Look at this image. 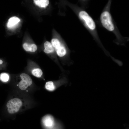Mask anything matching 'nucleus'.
Wrapping results in <instances>:
<instances>
[{
	"mask_svg": "<svg viewBox=\"0 0 129 129\" xmlns=\"http://www.w3.org/2000/svg\"><path fill=\"white\" fill-rule=\"evenodd\" d=\"M100 20L103 26L110 31L114 30V27L112 21L111 16L107 11H105L101 14Z\"/></svg>",
	"mask_w": 129,
	"mask_h": 129,
	"instance_id": "obj_1",
	"label": "nucleus"
},
{
	"mask_svg": "<svg viewBox=\"0 0 129 129\" xmlns=\"http://www.w3.org/2000/svg\"><path fill=\"white\" fill-rule=\"evenodd\" d=\"M22 103V101L19 98H15L11 99L6 104L8 113L13 114L17 112L21 106Z\"/></svg>",
	"mask_w": 129,
	"mask_h": 129,
	"instance_id": "obj_2",
	"label": "nucleus"
},
{
	"mask_svg": "<svg viewBox=\"0 0 129 129\" xmlns=\"http://www.w3.org/2000/svg\"><path fill=\"white\" fill-rule=\"evenodd\" d=\"M41 122L43 126L46 129H52L57 124L58 121L51 114H47L42 118Z\"/></svg>",
	"mask_w": 129,
	"mask_h": 129,
	"instance_id": "obj_3",
	"label": "nucleus"
},
{
	"mask_svg": "<svg viewBox=\"0 0 129 129\" xmlns=\"http://www.w3.org/2000/svg\"><path fill=\"white\" fill-rule=\"evenodd\" d=\"M51 43L59 56L62 57L65 55L66 53V49L58 40L56 38L53 39L51 41Z\"/></svg>",
	"mask_w": 129,
	"mask_h": 129,
	"instance_id": "obj_4",
	"label": "nucleus"
},
{
	"mask_svg": "<svg viewBox=\"0 0 129 129\" xmlns=\"http://www.w3.org/2000/svg\"><path fill=\"white\" fill-rule=\"evenodd\" d=\"M80 17L84 20L88 27L91 30H94L96 27L95 23L92 18L85 11H82L79 13Z\"/></svg>",
	"mask_w": 129,
	"mask_h": 129,
	"instance_id": "obj_5",
	"label": "nucleus"
},
{
	"mask_svg": "<svg viewBox=\"0 0 129 129\" xmlns=\"http://www.w3.org/2000/svg\"><path fill=\"white\" fill-rule=\"evenodd\" d=\"M20 21V19L17 17H12L9 19L7 26L8 28H12L16 26Z\"/></svg>",
	"mask_w": 129,
	"mask_h": 129,
	"instance_id": "obj_6",
	"label": "nucleus"
},
{
	"mask_svg": "<svg viewBox=\"0 0 129 129\" xmlns=\"http://www.w3.org/2000/svg\"><path fill=\"white\" fill-rule=\"evenodd\" d=\"M45 48L44 52L45 53L48 54L53 52L54 49L51 43L48 41H46L44 44Z\"/></svg>",
	"mask_w": 129,
	"mask_h": 129,
	"instance_id": "obj_7",
	"label": "nucleus"
},
{
	"mask_svg": "<svg viewBox=\"0 0 129 129\" xmlns=\"http://www.w3.org/2000/svg\"><path fill=\"white\" fill-rule=\"evenodd\" d=\"M23 46L24 49L27 51L34 52L37 49V45L34 44H29L27 43H24Z\"/></svg>",
	"mask_w": 129,
	"mask_h": 129,
	"instance_id": "obj_8",
	"label": "nucleus"
},
{
	"mask_svg": "<svg viewBox=\"0 0 129 129\" xmlns=\"http://www.w3.org/2000/svg\"><path fill=\"white\" fill-rule=\"evenodd\" d=\"M22 80L26 82L29 86H30L32 84V80L29 75L25 73H22L20 75Z\"/></svg>",
	"mask_w": 129,
	"mask_h": 129,
	"instance_id": "obj_9",
	"label": "nucleus"
},
{
	"mask_svg": "<svg viewBox=\"0 0 129 129\" xmlns=\"http://www.w3.org/2000/svg\"><path fill=\"white\" fill-rule=\"evenodd\" d=\"M34 2L36 5L41 7L45 8L49 3L48 0H34Z\"/></svg>",
	"mask_w": 129,
	"mask_h": 129,
	"instance_id": "obj_10",
	"label": "nucleus"
},
{
	"mask_svg": "<svg viewBox=\"0 0 129 129\" xmlns=\"http://www.w3.org/2000/svg\"><path fill=\"white\" fill-rule=\"evenodd\" d=\"M45 87L47 90L51 92L54 91L56 89L54 82L52 81L47 82L45 83Z\"/></svg>",
	"mask_w": 129,
	"mask_h": 129,
	"instance_id": "obj_11",
	"label": "nucleus"
},
{
	"mask_svg": "<svg viewBox=\"0 0 129 129\" xmlns=\"http://www.w3.org/2000/svg\"><path fill=\"white\" fill-rule=\"evenodd\" d=\"M32 73L34 76L37 77L39 78L42 75L43 72L41 69L37 68L33 69L32 70Z\"/></svg>",
	"mask_w": 129,
	"mask_h": 129,
	"instance_id": "obj_12",
	"label": "nucleus"
},
{
	"mask_svg": "<svg viewBox=\"0 0 129 129\" xmlns=\"http://www.w3.org/2000/svg\"><path fill=\"white\" fill-rule=\"evenodd\" d=\"M18 86L19 88L22 90H25L29 86L26 82L22 80L19 83Z\"/></svg>",
	"mask_w": 129,
	"mask_h": 129,
	"instance_id": "obj_13",
	"label": "nucleus"
},
{
	"mask_svg": "<svg viewBox=\"0 0 129 129\" xmlns=\"http://www.w3.org/2000/svg\"><path fill=\"white\" fill-rule=\"evenodd\" d=\"M9 78V76L7 74L2 73L0 75V79L3 82L7 81L8 80Z\"/></svg>",
	"mask_w": 129,
	"mask_h": 129,
	"instance_id": "obj_14",
	"label": "nucleus"
},
{
	"mask_svg": "<svg viewBox=\"0 0 129 129\" xmlns=\"http://www.w3.org/2000/svg\"><path fill=\"white\" fill-rule=\"evenodd\" d=\"M111 58L114 62L117 64L119 66H121L123 65V63L121 61L116 59L113 57H111Z\"/></svg>",
	"mask_w": 129,
	"mask_h": 129,
	"instance_id": "obj_15",
	"label": "nucleus"
},
{
	"mask_svg": "<svg viewBox=\"0 0 129 129\" xmlns=\"http://www.w3.org/2000/svg\"><path fill=\"white\" fill-rule=\"evenodd\" d=\"M3 62L2 60L0 59V64H2L3 63Z\"/></svg>",
	"mask_w": 129,
	"mask_h": 129,
	"instance_id": "obj_16",
	"label": "nucleus"
},
{
	"mask_svg": "<svg viewBox=\"0 0 129 129\" xmlns=\"http://www.w3.org/2000/svg\"><path fill=\"white\" fill-rule=\"evenodd\" d=\"M127 129H128V128Z\"/></svg>",
	"mask_w": 129,
	"mask_h": 129,
	"instance_id": "obj_17",
	"label": "nucleus"
}]
</instances>
